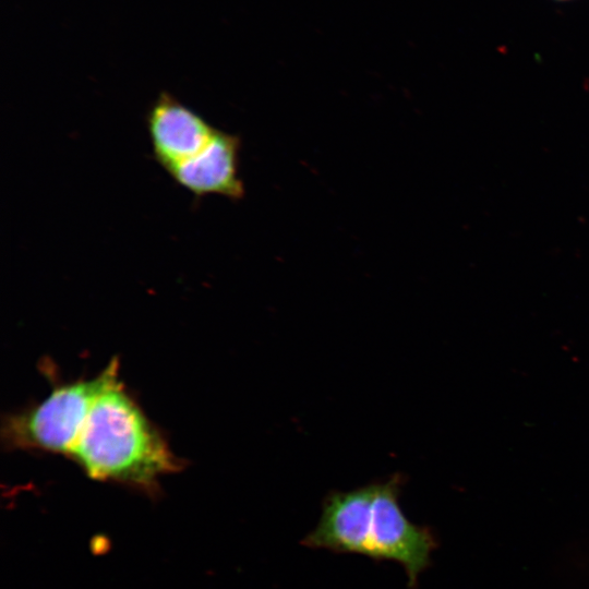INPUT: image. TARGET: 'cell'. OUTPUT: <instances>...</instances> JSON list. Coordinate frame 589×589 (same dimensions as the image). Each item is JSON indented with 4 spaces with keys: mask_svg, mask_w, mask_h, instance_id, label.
<instances>
[{
    "mask_svg": "<svg viewBox=\"0 0 589 589\" xmlns=\"http://www.w3.org/2000/svg\"><path fill=\"white\" fill-rule=\"evenodd\" d=\"M95 480L155 491L181 469L167 441L119 380L95 400L70 455Z\"/></svg>",
    "mask_w": 589,
    "mask_h": 589,
    "instance_id": "obj_1",
    "label": "cell"
},
{
    "mask_svg": "<svg viewBox=\"0 0 589 589\" xmlns=\"http://www.w3.org/2000/svg\"><path fill=\"white\" fill-rule=\"evenodd\" d=\"M115 358L97 376L55 386L39 404L2 422V441L10 449H35L69 456L98 396L118 380Z\"/></svg>",
    "mask_w": 589,
    "mask_h": 589,
    "instance_id": "obj_2",
    "label": "cell"
},
{
    "mask_svg": "<svg viewBox=\"0 0 589 589\" xmlns=\"http://www.w3.org/2000/svg\"><path fill=\"white\" fill-rule=\"evenodd\" d=\"M401 478L376 483L366 556L402 565L408 586L414 588L435 545L430 530L412 524L399 506Z\"/></svg>",
    "mask_w": 589,
    "mask_h": 589,
    "instance_id": "obj_3",
    "label": "cell"
},
{
    "mask_svg": "<svg viewBox=\"0 0 589 589\" xmlns=\"http://www.w3.org/2000/svg\"><path fill=\"white\" fill-rule=\"evenodd\" d=\"M145 125L153 157L166 172L201 152L217 130L168 92L149 105Z\"/></svg>",
    "mask_w": 589,
    "mask_h": 589,
    "instance_id": "obj_4",
    "label": "cell"
},
{
    "mask_svg": "<svg viewBox=\"0 0 589 589\" xmlns=\"http://www.w3.org/2000/svg\"><path fill=\"white\" fill-rule=\"evenodd\" d=\"M376 483L347 492H332L316 527L302 540L313 549L366 556Z\"/></svg>",
    "mask_w": 589,
    "mask_h": 589,
    "instance_id": "obj_5",
    "label": "cell"
},
{
    "mask_svg": "<svg viewBox=\"0 0 589 589\" xmlns=\"http://www.w3.org/2000/svg\"><path fill=\"white\" fill-rule=\"evenodd\" d=\"M240 147L238 135L217 129L201 152L167 173L195 199L218 194L233 201L241 200L244 185L239 177Z\"/></svg>",
    "mask_w": 589,
    "mask_h": 589,
    "instance_id": "obj_6",
    "label": "cell"
},
{
    "mask_svg": "<svg viewBox=\"0 0 589 589\" xmlns=\"http://www.w3.org/2000/svg\"><path fill=\"white\" fill-rule=\"evenodd\" d=\"M555 1H570V0H555Z\"/></svg>",
    "mask_w": 589,
    "mask_h": 589,
    "instance_id": "obj_7",
    "label": "cell"
}]
</instances>
